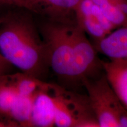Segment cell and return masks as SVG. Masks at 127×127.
<instances>
[{
  "mask_svg": "<svg viewBox=\"0 0 127 127\" xmlns=\"http://www.w3.org/2000/svg\"><path fill=\"white\" fill-rule=\"evenodd\" d=\"M116 27H127V17L111 0H91Z\"/></svg>",
  "mask_w": 127,
  "mask_h": 127,
  "instance_id": "14",
  "label": "cell"
},
{
  "mask_svg": "<svg viewBox=\"0 0 127 127\" xmlns=\"http://www.w3.org/2000/svg\"><path fill=\"white\" fill-rule=\"evenodd\" d=\"M71 36L75 81L82 85L84 79L94 78L104 72L102 61L98 58V52L88 40L86 33L77 23L72 25Z\"/></svg>",
  "mask_w": 127,
  "mask_h": 127,
  "instance_id": "5",
  "label": "cell"
},
{
  "mask_svg": "<svg viewBox=\"0 0 127 127\" xmlns=\"http://www.w3.org/2000/svg\"><path fill=\"white\" fill-rule=\"evenodd\" d=\"M0 54L12 66L39 79L50 68L45 44L26 15L9 14L0 19Z\"/></svg>",
  "mask_w": 127,
  "mask_h": 127,
  "instance_id": "1",
  "label": "cell"
},
{
  "mask_svg": "<svg viewBox=\"0 0 127 127\" xmlns=\"http://www.w3.org/2000/svg\"><path fill=\"white\" fill-rule=\"evenodd\" d=\"M0 5H8L23 8L24 0H0Z\"/></svg>",
  "mask_w": 127,
  "mask_h": 127,
  "instance_id": "16",
  "label": "cell"
},
{
  "mask_svg": "<svg viewBox=\"0 0 127 127\" xmlns=\"http://www.w3.org/2000/svg\"><path fill=\"white\" fill-rule=\"evenodd\" d=\"M12 66L11 64L8 62H3L0 63V77L2 76L6 75V73L9 69V68Z\"/></svg>",
  "mask_w": 127,
  "mask_h": 127,
  "instance_id": "17",
  "label": "cell"
},
{
  "mask_svg": "<svg viewBox=\"0 0 127 127\" xmlns=\"http://www.w3.org/2000/svg\"><path fill=\"white\" fill-rule=\"evenodd\" d=\"M11 83L19 95L34 96L44 87L45 82L34 76L24 72L9 75Z\"/></svg>",
  "mask_w": 127,
  "mask_h": 127,
  "instance_id": "11",
  "label": "cell"
},
{
  "mask_svg": "<svg viewBox=\"0 0 127 127\" xmlns=\"http://www.w3.org/2000/svg\"><path fill=\"white\" fill-rule=\"evenodd\" d=\"M35 95L34 96H24L18 95L12 105L8 117L20 126L30 127Z\"/></svg>",
  "mask_w": 127,
  "mask_h": 127,
  "instance_id": "12",
  "label": "cell"
},
{
  "mask_svg": "<svg viewBox=\"0 0 127 127\" xmlns=\"http://www.w3.org/2000/svg\"><path fill=\"white\" fill-rule=\"evenodd\" d=\"M55 112L54 98L49 89L48 83L45 82L34 98L30 127L55 126Z\"/></svg>",
  "mask_w": 127,
  "mask_h": 127,
  "instance_id": "8",
  "label": "cell"
},
{
  "mask_svg": "<svg viewBox=\"0 0 127 127\" xmlns=\"http://www.w3.org/2000/svg\"><path fill=\"white\" fill-rule=\"evenodd\" d=\"M127 17V0H111Z\"/></svg>",
  "mask_w": 127,
  "mask_h": 127,
  "instance_id": "15",
  "label": "cell"
},
{
  "mask_svg": "<svg viewBox=\"0 0 127 127\" xmlns=\"http://www.w3.org/2000/svg\"><path fill=\"white\" fill-rule=\"evenodd\" d=\"M75 18L78 25L94 41L104 38L117 28L91 0H81L75 9Z\"/></svg>",
  "mask_w": 127,
  "mask_h": 127,
  "instance_id": "6",
  "label": "cell"
},
{
  "mask_svg": "<svg viewBox=\"0 0 127 127\" xmlns=\"http://www.w3.org/2000/svg\"><path fill=\"white\" fill-rule=\"evenodd\" d=\"M103 70L114 91L127 109V60L102 61Z\"/></svg>",
  "mask_w": 127,
  "mask_h": 127,
  "instance_id": "10",
  "label": "cell"
},
{
  "mask_svg": "<svg viewBox=\"0 0 127 127\" xmlns=\"http://www.w3.org/2000/svg\"><path fill=\"white\" fill-rule=\"evenodd\" d=\"M6 61H7V60L5 59L4 57H2V55H1V54H0V63H3V62H6ZM9 64H10V63H9Z\"/></svg>",
  "mask_w": 127,
  "mask_h": 127,
  "instance_id": "19",
  "label": "cell"
},
{
  "mask_svg": "<svg viewBox=\"0 0 127 127\" xmlns=\"http://www.w3.org/2000/svg\"><path fill=\"white\" fill-rule=\"evenodd\" d=\"M55 103V126L99 127L87 95L49 84Z\"/></svg>",
  "mask_w": 127,
  "mask_h": 127,
  "instance_id": "4",
  "label": "cell"
},
{
  "mask_svg": "<svg viewBox=\"0 0 127 127\" xmlns=\"http://www.w3.org/2000/svg\"><path fill=\"white\" fill-rule=\"evenodd\" d=\"M76 23L48 20L41 29L50 68L59 78L66 82H75L71 32Z\"/></svg>",
  "mask_w": 127,
  "mask_h": 127,
  "instance_id": "2",
  "label": "cell"
},
{
  "mask_svg": "<svg viewBox=\"0 0 127 127\" xmlns=\"http://www.w3.org/2000/svg\"><path fill=\"white\" fill-rule=\"evenodd\" d=\"M81 0H24V7L49 21L76 22L75 9Z\"/></svg>",
  "mask_w": 127,
  "mask_h": 127,
  "instance_id": "7",
  "label": "cell"
},
{
  "mask_svg": "<svg viewBox=\"0 0 127 127\" xmlns=\"http://www.w3.org/2000/svg\"><path fill=\"white\" fill-rule=\"evenodd\" d=\"M19 125L15 121H4L0 119V127H17Z\"/></svg>",
  "mask_w": 127,
  "mask_h": 127,
  "instance_id": "18",
  "label": "cell"
},
{
  "mask_svg": "<svg viewBox=\"0 0 127 127\" xmlns=\"http://www.w3.org/2000/svg\"><path fill=\"white\" fill-rule=\"evenodd\" d=\"M18 96L8 74L0 77V114L8 116Z\"/></svg>",
  "mask_w": 127,
  "mask_h": 127,
  "instance_id": "13",
  "label": "cell"
},
{
  "mask_svg": "<svg viewBox=\"0 0 127 127\" xmlns=\"http://www.w3.org/2000/svg\"><path fill=\"white\" fill-rule=\"evenodd\" d=\"M90 104L99 127H127V109L123 105L104 72L94 78L85 79Z\"/></svg>",
  "mask_w": 127,
  "mask_h": 127,
  "instance_id": "3",
  "label": "cell"
},
{
  "mask_svg": "<svg viewBox=\"0 0 127 127\" xmlns=\"http://www.w3.org/2000/svg\"><path fill=\"white\" fill-rule=\"evenodd\" d=\"M93 45L109 59L127 60V27L114 30L104 38L95 41Z\"/></svg>",
  "mask_w": 127,
  "mask_h": 127,
  "instance_id": "9",
  "label": "cell"
}]
</instances>
